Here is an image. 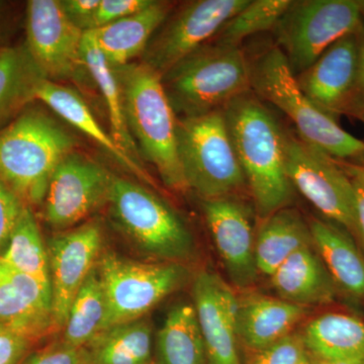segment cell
Masks as SVG:
<instances>
[{"label": "cell", "mask_w": 364, "mask_h": 364, "mask_svg": "<svg viewBox=\"0 0 364 364\" xmlns=\"http://www.w3.org/2000/svg\"><path fill=\"white\" fill-rule=\"evenodd\" d=\"M223 114L261 220L289 207L294 188L287 174L279 119L252 90L225 105Z\"/></svg>", "instance_id": "cell-1"}, {"label": "cell", "mask_w": 364, "mask_h": 364, "mask_svg": "<svg viewBox=\"0 0 364 364\" xmlns=\"http://www.w3.org/2000/svg\"><path fill=\"white\" fill-rule=\"evenodd\" d=\"M251 90L293 122L305 142L335 159L364 166V142L344 130L301 91L284 53L268 45L248 58Z\"/></svg>", "instance_id": "cell-2"}, {"label": "cell", "mask_w": 364, "mask_h": 364, "mask_svg": "<svg viewBox=\"0 0 364 364\" xmlns=\"http://www.w3.org/2000/svg\"><path fill=\"white\" fill-rule=\"evenodd\" d=\"M75 147L56 119L28 107L0 129V181L28 207L43 205L53 173Z\"/></svg>", "instance_id": "cell-3"}, {"label": "cell", "mask_w": 364, "mask_h": 364, "mask_svg": "<svg viewBox=\"0 0 364 364\" xmlns=\"http://www.w3.org/2000/svg\"><path fill=\"white\" fill-rule=\"evenodd\" d=\"M114 69L127 124L141 158L155 167L166 188L176 193L188 191L177 152V117L161 75L141 61Z\"/></svg>", "instance_id": "cell-4"}, {"label": "cell", "mask_w": 364, "mask_h": 364, "mask_svg": "<svg viewBox=\"0 0 364 364\" xmlns=\"http://www.w3.org/2000/svg\"><path fill=\"white\" fill-rule=\"evenodd\" d=\"M177 119L223 109L251 90L247 55L242 47L208 42L161 76Z\"/></svg>", "instance_id": "cell-5"}, {"label": "cell", "mask_w": 364, "mask_h": 364, "mask_svg": "<svg viewBox=\"0 0 364 364\" xmlns=\"http://www.w3.org/2000/svg\"><path fill=\"white\" fill-rule=\"evenodd\" d=\"M177 152L186 186L203 200L239 196L247 186L223 109L177 119Z\"/></svg>", "instance_id": "cell-6"}, {"label": "cell", "mask_w": 364, "mask_h": 364, "mask_svg": "<svg viewBox=\"0 0 364 364\" xmlns=\"http://www.w3.org/2000/svg\"><path fill=\"white\" fill-rule=\"evenodd\" d=\"M107 205L114 224L142 252L178 263L193 255L195 242L188 228L142 184L114 176Z\"/></svg>", "instance_id": "cell-7"}, {"label": "cell", "mask_w": 364, "mask_h": 364, "mask_svg": "<svg viewBox=\"0 0 364 364\" xmlns=\"http://www.w3.org/2000/svg\"><path fill=\"white\" fill-rule=\"evenodd\" d=\"M363 21L356 0H298L291 1L272 31L275 45L298 76L330 46L358 32Z\"/></svg>", "instance_id": "cell-8"}, {"label": "cell", "mask_w": 364, "mask_h": 364, "mask_svg": "<svg viewBox=\"0 0 364 364\" xmlns=\"http://www.w3.org/2000/svg\"><path fill=\"white\" fill-rule=\"evenodd\" d=\"M97 268L107 299L105 329L145 317L188 277L181 263L140 262L114 252L102 254Z\"/></svg>", "instance_id": "cell-9"}, {"label": "cell", "mask_w": 364, "mask_h": 364, "mask_svg": "<svg viewBox=\"0 0 364 364\" xmlns=\"http://www.w3.org/2000/svg\"><path fill=\"white\" fill-rule=\"evenodd\" d=\"M284 158L289 181L326 220L359 240L355 193L350 177L334 158L284 128Z\"/></svg>", "instance_id": "cell-10"}, {"label": "cell", "mask_w": 364, "mask_h": 364, "mask_svg": "<svg viewBox=\"0 0 364 364\" xmlns=\"http://www.w3.org/2000/svg\"><path fill=\"white\" fill-rule=\"evenodd\" d=\"M85 33L67 18L59 0L26 2L25 44L48 80L92 88L83 55Z\"/></svg>", "instance_id": "cell-11"}, {"label": "cell", "mask_w": 364, "mask_h": 364, "mask_svg": "<svg viewBox=\"0 0 364 364\" xmlns=\"http://www.w3.org/2000/svg\"><path fill=\"white\" fill-rule=\"evenodd\" d=\"M249 0H193L172 11L153 36L141 62L163 76L208 44Z\"/></svg>", "instance_id": "cell-12"}, {"label": "cell", "mask_w": 364, "mask_h": 364, "mask_svg": "<svg viewBox=\"0 0 364 364\" xmlns=\"http://www.w3.org/2000/svg\"><path fill=\"white\" fill-rule=\"evenodd\" d=\"M114 174L90 157L67 155L53 173L44 203L45 221L68 230L107 205Z\"/></svg>", "instance_id": "cell-13"}, {"label": "cell", "mask_w": 364, "mask_h": 364, "mask_svg": "<svg viewBox=\"0 0 364 364\" xmlns=\"http://www.w3.org/2000/svg\"><path fill=\"white\" fill-rule=\"evenodd\" d=\"M104 233L98 220L53 236L48 242L52 309L57 332L62 331L73 299L102 255Z\"/></svg>", "instance_id": "cell-14"}, {"label": "cell", "mask_w": 364, "mask_h": 364, "mask_svg": "<svg viewBox=\"0 0 364 364\" xmlns=\"http://www.w3.org/2000/svg\"><path fill=\"white\" fill-rule=\"evenodd\" d=\"M203 215L230 279L239 287L257 277L253 208L238 196L203 200Z\"/></svg>", "instance_id": "cell-15"}, {"label": "cell", "mask_w": 364, "mask_h": 364, "mask_svg": "<svg viewBox=\"0 0 364 364\" xmlns=\"http://www.w3.org/2000/svg\"><path fill=\"white\" fill-rule=\"evenodd\" d=\"M193 296L207 364H240L238 298L233 289L215 272H200L193 282Z\"/></svg>", "instance_id": "cell-16"}, {"label": "cell", "mask_w": 364, "mask_h": 364, "mask_svg": "<svg viewBox=\"0 0 364 364\" xmlns=\"http://www.w3.org/2000/svg\"><path fill=\"white\" fill-rule=\"evenodd\" d=\"M356 33L330 46L313 65L296 76L306 97L335 119L348 116L353 100L358 65Z\"/></svg>", "instance_id": "cell-17"}, {"label": "cell", "mask_w": 364, "mask_h": 364, "mask_svg": "<svg viewBox=\"0 0 364 364\" xmlns=\"http://www.w3.org/2000/svg\"><path fill=\"white\" fill-rule=\"evenodd\" d=\"M0 324L37 342L57 333L52 289L0 259Z\"/></svg>", "instance_id": "cell-18"}, {"label": "cell", "mask_w": 364, "mask_h": 364, "mask_svg": "<svg viewBox=\"0 0 364 364\" xmlns=\"http://www.w3.org/2000/svg\"><path fill=\"white\" fill-rule=\"evenodd\" d=\"M37 100L47 105L55 114L61 117L72 127L82 132L97 143L122 168L136 177L149 188H156L154 179L141 163L132 159L116 142L111 134L107 133L83 97L73 88L53 82L46 79L38 90Z\"/></svg>", "instance_id": "cell-19"}, {"label": "cell", "mask_w": 364, "mask_h": 364, "mask_svg": "<svg viewBox=\"0 0 364 364\" xmlns=\"http://www.w3.org/2000/svg\"><path fill=\"white\" fill-rule=\"evenodd\" d=\"M308 308L280 298L250 294L238 299L237 334L250 350L258 352L284 338L306 317Z\"/></svg>", "instance_id": "cell-20"}, {"label": "cell", "mask_w": 364, "mask_h": 364, "mask_svg": "<svg viewBox=\"0 0 364 364\" xmlns=\"http://www.w3.org/2000/svg\"><path fill=\"white\" fill-rule=\"evenodd\" d=\"M172 11L171 2L153 0L142 11L90 32L112 67L127 65L142 56L153 36Z\"/></svg>", "instance_id": "cell-21"}, {"label": "cell", "mask_w": 364, "mask_h": 364, "mask_svg": "<svg viewBox=\"0 0 364 364\" xmlns=\"http://www.w3.org/2000/svg\"><path fill=\"white\" fill-rule=\"evenodd\" d=\"M313 247L296 251L270 277L279 298L306 308L327 305L336 298L338 289Z\"/></svg>", "instance_id": "cell-22"}, {"label": "cell", "mask_w": 364, "mask_h": 364, "mask_svg": "<svg viewBox=\"0 0 364 364\" xmlns=\"http://www.w3.org/2000/svg\"><path fill=\"white\" fill-rule=\"evenodd\" d=\"M314 247L337 289L352 299L364 301V255L346 230L328 220H309Z\"/></svg>", "instance_id": "cell-23"}, {"label": "cell", "mask_w": 364, "mask_h": 364, "mask_svg": "<svg viewBox=\"0 0 364 364\" xmlns=\"http://www.w3.org/2000/svg\"><path fill=\"white\" fill-rule=\"evenodd\" d=\"M313 245L309 222L296 208H282L263 219L255 235L258 272L270 277L289 256Z\"/></svg>", "instance_id": "cell-24"}, {"label": "cell", "mask_w": 364, "mask_h": 364, "mask_svg": "<svg viewBox=\"0 0 364 364\" xmlns=\"http://www.w3.org/2000/svg\"><path fill=\"white\" fill-rule=\"evenodd\" d=\"M46 79L25 42L0 47V129L37 100Z\"/></svg>", "instance_id": "cell-25"}, {"label": "cell", "mask_w": 364, "mask_h": 364, "mask_svg": "<svg viewBox=\"0 0 364 364\" xmlns=\"http://www.w3.org/2000/svg\"><path fill=\"white\" fill-rule=\"evenodd\" d=\"M306 350L315 358L340 363L364 358V321L344 313L313 318L304 329Z\"/></svg>", "instance_id": "cell-26"}, {"label": "cell", "mask_w": 364, "mask_h": 364, "mask_svg": "<svg viewBox=\"0 0 364 364\" xmlns=\"http://www.w3.org/2000/svg\"><path fill=\"white\" fill-rule=\"evenodd\" d=\"M82 348L85 364H153L152 325L144 317L111 326Z\"/></svg>", "instance_id": "cell-27"}, {"label": "cell", "mask_w": 364, "mask_h": 364, "mask_svg": "<svg viewBox=\"0 0 364 364\" xmlns=\"http://www.w3.org/2000/svg\"><path fill=\"white\" fill-rule=\"evenodd\" d=\"M83 55L93 83L104 98L111 124L112 138L132 159L144 165L135 140L127 124L123 95L116 71L105 59L90 32L85 33Z\"/></svg>", "instance_id": "cell-28"}, {"label": "cell", "mask_w": 364, "mask_h": 364, "mask_svg": "<svg viewBox=\"0 0 364 364\" xmlns=\"http://www.w3.org/2000/svg\"><path fill=\"white\" fill-rule=\"evenodd\" d=\"M160 364H205V343L195 306L178 304L167 314L157 334Z\"/></svg>", "instance_id": "cell-29"}, {"label": "cell", "mask_w": 364, "mask_h": 364, "mask_svg": "<svg viewBox=\"0 0 364 364\" xmlns=\"http://www.w3.org/2000/svg\"><path fill=\"white\" fill-rule=\"evenodd\" d=\"M0 259L14 269L51 287L47 248L32 208L23 207Z\"/></svg>", "instance_id": "cell-30"}, {"label": "cell", "mask_w": 364, "mask_h": 364, "mask_svg": "<svg viewBox=\"0 0 364 364\" xmlns=\"http://www.w3.org/2000/svg\"><path fill=\"white\" fill-rule=\"evenodd\" d=\"M107 316V299L95 267L73 299L61 338L72 346L83 347L105 329Z\"/></svg>", "instance_id": "cell-31"}, {"label": "cell", "mask_w": 364, "mask_h": 364, "mask_svg": "<svg viewBox=\"0 0 364 364\" xmlns=\"http://www.w3.org/2000/svg\"><path fill=\"white\" fill-rule=\"evenodd\" d=\"M291 4V0H249L247 6L228 20L210 42L240 48L251 36L273 30Z\"/></svg>", "instance_id": "cell-32"}, {"label": "cell", "mask_w": 364, "mask_h": 364, "mask_svg": "<svg viewBox=\"0 0 364 364\" xmlns=\"http://www.w3.org/2000/svg\"><path fill=\"white\" fill-rule=\"evenodd\" d=\"M308 355L303 337L287 335L267 348L256 352L250 364H299Z\"/></svg>", "instance_id": "cell-33"}, {"label": "cell", "mask_w": 364, "mask_h": 364, "mask_svg": "<svg viewBox=\"0 0 364 364\" xmlns=\"http://www.w3.org/2000/svg\"><path fill=\"white\" fill-rule=\"evenodd\" d=\"M21 364H85V351L82 347L72 346L60 337L28 354Z\"/></svg>", "instance_id": "cell-34"}, {"label": "cell", "mask_w": 364, "mask_h": 364, "mask_svg": "<svg viewBox=\"0 0 364 364\" xmlns=\"http://www.w3.org/2000/svg\"><path fill=\"white\" fill-rule=\"evenodd\" d=\"M25 203L0 181V255L13 234Z\"/></svg>", "instance_id": "cell-35"}, {"label": "cell", "mask_w": 364, "mask_h": 364, "mask_svg": "<svg viewBox=\"0 0 364 364\" xmlns=\"http://www.w3.org/2000/svg\"><path fill=\"white\" fill-rule=\"evenodd\" d=\"M153 0H100L95 14V28L109 25L142 11Z\"/></svg>", "instance_id": "cell-36"}, {"label": "cell", "mask_w": 364, "mask_h": 364, "mask_svg": "<svg viewBox=\"0 0 364 364\" xmlns=\"http://www.w3.org/2000/svg\"><path fill=\"white\" fill-rule=\"evenodd\" d=\"M35 342L0 324V364H21Z\"/></svg>", "instance_id": "cell-37"}, {"label": "cell", "mask_w": 364, "mask_h": 364, "mask_svg": "<svg viewBox=\"0 0 364 364\" xmlns=\"http://www.w3.org/2000/svg\"><path fill=\"white\" fill-rule=\"evenodd\" d=\"M67 18L82 32L95 28V14L100 0H59Z\"/></svg>", "instance_id": "cell-38"}, {"label": "cell", "mask_w": 364, "mask_h": 364, "mask_svg": "<svg viewBox=\"0 0 364 364\" xmlns=\"http://www.w3.org/2000/svg\"><path fill=\"white\" fill-rule=\"evenodd\" d=\"M358 45V78L348 116L354 117L364 109V21L356 33Z\"/></svg>", "instance_id": "cell-39"}, {"label": "cell", "mask_w": 364, "mask_h": 364, "mask_svg": "<svg viewBox=\"0 0 364 364\" xmlns=\"http://www.w3.org/2000/svg\"><path fill=\"white\" fill-rule=\"evenodd\" d=\"M353 183L354 193H355L356 214H358L359 241L363 244L364 247V184L356 179L351 178Z\"/></svg>", "instance_id": "cell-40"}, {"label": "cell", "mask_w": 364, "mask_h": 364, "mask_svg": "<svg viewBox=\"0 0 364 364\" xmlns=\"http://www.w3.org/2000/svg\"><path fill=\"white\" fill-rule=\"evenodd\" d=\"M335 159V158H334ZM338 163L342 170L351 178L356 179L364 184V166L361 165L352 164V163L342 161V160L335 159Z\"/></svg>", "instance_id": "cell-41"}, {"label": "cell", "mask_w": 364, "mask_h": 364, "mask_svg": "<svg viewBox=\"0 0 364 364\" xmlns=\"http://www.w3.org/2000/svg\"><path fill=\"white\" fill-rule=\"evenodd\" d=\"M7 4L0 1V38L6 32L7 28Z\"/></svg>", "instance_id": "cell-42"}, {"label": "cell", "mask_w": 364, "mask_h": 364, "mask_svg": "<svg viewBox=\"0 0 364 364\" xmlns=\"http://www.w3.org/2000/svg\"><path fill=\"white\" fill-rule=\"evenodd\" d=\"M299 364H335V363H330V361L323 360V359L315 358V356L308 355L306 356L305 358L301 360V363Z\"/></svg>", "instance_id": "cell-43"}, {"label": "cell", "mask_w": 364, "mask_h": 364, "mask_svg": "<svg viewBox=\"0 0 364 364\" xmlns=\"http://www.w3.org/2000/svg\"><path fill=\"white\" fill-rule=\"evenodd\" d=\"M335 364H364V358L350 359V360L340 361Z\"/></svg>", "instance_id": "cell-44"}, {"label": "cell", "mask_w": 364, "mask_h": 364, "mask_svg": "<svg viewBox=\"0 0 364 364\" xmlns=\"http://www.w3.org/2000/svg\"><path fill=\"white\" fill-rule=\"evenodd\" d=\"M353 117H355V119H359V121L361 122L364 124V109L363 111H360L358 112V114H355Z\"/></svg>", "instance_id": "cell-45"}, {"label": "cell", "mask_w": 364, "mask_h": 364, "mask_svg": "<svg viewBox=\"0 0 364 364\" xmlns=\"http://www.w3.org/2000/svg\"><path fill=\"white\" fill-rule=\"evenodd\" d=\"M359 2V6H360L361 14L364 18V0H360Z\"/></svg>", "instance_id": "cell-46"}]
</instances>
